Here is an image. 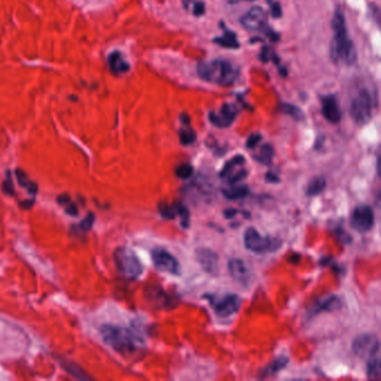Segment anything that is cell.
<instances>
[{
	"instance_id": "1",
	"label": "cell",
	"mask_w": 381,
	"mask_h": 381,
	"mask_svg": "<svg viewBox=\"0 0 381 381\" xmlns=\"http://www.w3.org/2000/svg\"><path fill=\"white\" fill-rule=\"evenodd\" d=\"M332 28H333V40L330 46V58L336 64L353 65L357 60V52L355 44L348 36L345 15L340 9H336L334 11Z\"/></svg>"
},
{
	"instance_id": "2",
	"label": "cell",
	"mask_w": 381,
	"mask_h": 381,
	"mask_svg": "<svg viewBox=\"0 0 381 381\" xmlns=\"http://www.w3.org/2000/svg\"><path fill=\"white\" fill-rule=\"evenodd\" d=\"M101 336L107 345L121 353H134L144 347V341L140 336L123 326L105 324L101 328Z\"/></svg>"
},
{
	"instance_id": "3",
	"label": "cell",
	"mask_w": 381,
	"mask_h": 381,
	"mask_svg": "<svg viewBox=\"0 0 381 381\" xmlns=\"http://www.w3.org/2000/svg\"><path fill=\"white\" fill-rule=\"evenodd\" d=\"M197 72L199 77L204 81L220 84L222 87H230L240 75V70L234 64L225 60L201 62L198 64Z\"/></svg>"
},
{
	"instance_id": "4",
	"label": "cell",
	"mask_w": 381,
	"mask_h": 381,
	"mask_svg": "<svg viewBox=\"0 0 381 381\" xmlns=\"http://www.w3.org/2000/svg\"><path fill=\"white\" fill-rule=\"evenodd\" d=\"M114 263L120 274L127 279H139L144 273L141 261L130 248L119 247L114 252Z\"/></svg>"
},
{
	"instance_id": "5",
	"label": "cell",
	"mask_w": 381,
	"mask_h": 381,
	"mask_svg": "<svg viewBox=\"0 0 381 381\" xmlns=\"http://www.w3.org/2000/svg\"><path fill=\"white\" fill-rule=\"evenodd\" d=\"M244 244L248 251L253 252V253L267 254L277 251L282 243L277 238L261 235L256 228L249 227L244 234Z\"/></svg>"
},
{
	"instance_id": "6",
	"label": "cell",
	"mask_w": 381,
	"mask_h": 381,
	"mask_svg": "<svg viewBox=\"0 0 381 381\" xmlns=\"http://www.w3.org/2000/svg\"><path fill=\"white\" fill-rule=\"evenodd\" d=\"M350 114L358 124H365L371 120L373 115V99L370 92L363 89L358 92L350 105Z\"/></svg>"
},
{
	"instance_id": "7",
	"label": "cell",
	"mask_w": 381,
	"mask_h": 381,
	"mask_svg": "<svg viewBox=\"0 0 381 381\" xmlns=\"http://www.w3.org/2000/svg\"><path fill=\"white\" fill-rule=\"evenodd\" d=\"M146 302L158 310H171L177 306V300L160 285L151 284L144 290Z\"/></svg>"
},
{
	"instance_id": "8",
	"label": "cell",
	"mask_w": 381,
	"mask_h": 381,
	"mask_svg": "<svg viewBox=\"0 0 381 381\" xmlns=\"http://www.w3.org/2000/svg\"><path fill=\"white\" fill-rule=\"evenodd\" d=\"M152 262L156 269L160 272L171 275H181V263L173 254L169 253L165 248H154L151 252Z\"/></svg>"
},
{
	"instance_id": "9",
	"label": "cell",
	"mask_w": 381,
	"mask_h": 381,
	"mask_svg": "<svg viewBox=\"0 0 381 381\" xmlns=\"http://www.w3.org/2000/svg\"><path fill=\"white\" fill-rule=\"evenodd\" d=\"M350 224L353 230L365 234L369 232L375 226V213L369 205H360L353 209Z\"/></svg>"
},
{
	"instance_id": "10",
	"label": "cell",
	"mask_w": 381,
	"mask_h": 381,
	"mask_svg": "<svg viewBox=\"0 0 381 381\" xmlns=\"http://www.w3.org/2000/svg\"><path fill=\"white\" fill-rule=\"evenodd\" d=\"M353 351L361 359L377 355L379 351L378 338L375 334H361L353 340Z\"/></svg>"
},
{
	"instance_id": "11",
	"label": "cell",
	"mask_w": 381,
	"mask_h": 381,
	"mask_svg": "<svg viewBox=\"0 0 381 381\" xmlns=\"http://www.w3.org/2000/svg\"><path fill=\"white\" fill-rule=\"evenodd\" d=\"M210 303L214 308L215 313L220 318H228L234 316L240 311L242 306V300L236 294H227L220 298V300L210 299Z\"/></svg>"
},
{
	"instance_id": "12",
	"label": "cell",
	"mask_w": 381,
	"mask_h": 381,
	"mask_svg": "<svg viewBox=\"0 0 381 381\" xmlns=\"http://www.w3.org/2000/svg\"><path fill=\"white\" fill-rule=\"evenodd\" d=\"M240 24L244 28L251 32H256V31H262L265 28L267 25V15L262 7H253L251 11L246 13L242 19H240Z\"/></svg>"
},
{
	"instance_id": "13",
	"label": "cell",
	"mask_w": 381,
	"mask_h": 381,
	"mask_svg": "<svg viewBox=\"0 0 381 381\" xmlns=\"http://www.w3.org/2000/svg\"><path fill=\"white\" fill-rule=\"evenodd\" d=\"M238 114V109L234 104H224L220 112H209V121L217 128H228L232 126Z\"/></svg>"
},
{
	"instance_id": "14",
	"label": "cell",
	"mask_w": 381,
	"mask_h": 381,
	"mask_svg": "<svg viewBox=\"0 0 381 381\" xmlns=\"http://www.w3.org/2000/svg\"><path fill=\"white\" fill-rule=\"evenodd\" d=\"M196 259L201 269L209 275L216 277L220 273V257L212 249L200 247L196 251Z\"/></svg>"
},
{
	"instance_id": "15",
	"label": "cell",
	"mask_w": 381,
	"mask_h": 381,
	"mask_svg": "<svg viewBox=\"0 0 381 381\" xmlns=\"http://www.w3.org/2000/svg\"><path fill=\"white\" fill-rule=\"evenodd\" d=\"M228 271L232 279H235L238 284L247 287L251 283L253 273L251 269L247 267L245 262L240 259H232L228 262Z\"/></svg>"
},
{
	"instance_id": "16",
	"label": "cell",
	"mask_w": 381,
	"mask_h": 381,
	"mask_svg": "<svg viewBox=\"0 0 381 381\" xmlns=\"http://www.w3.org/2000/svg\"><path fill=\"white\" fill-rule=\"evenodd\" d=\"M341 306L342 302L338 295H329L326 299L314 302L313 306L308 308V318H316L326 312H333V311L339 310Z\"/></svg>"
},
{
	"instance_id": "17",
	"label": "cell",
	"mask_w": 381,
	"mask_h": 381,
	"mask_svg": "<svg viewBox=\"0 0 381 381\" xmlns=\"http://www.w3.org/2000/svg\"><path fill=\"white\" fill-rule=\"evenodd\" d=\"M322 114L326 121L337 124L341 121V110L336 95H326L321 97Z\"/></svg>"
},
{
	"instance_id": "18",
	"label": "cell",
	"mask_w": 381,
	"mask_h": 381,
	"mask_svg": "<svg viewBox=\"0 0 381 381\" xmlns=\"http://www.w3.org/2000/svg\"><path fill=\"white\" fill-rule=\"evenodd\" d=\"M107 63H109L111 72L114 74H124L130 70V64L124 60L122 54L120 52H117V50L111 53L110 55H109Z\"/></svg>"
},
{
	"instance_id": "19",
	"label": "cell",
	"mask_w": 381,
	"mask_h": 381,
	"mask_svg": "<svg viewBox=\"0 0 381 381\" xmlns=\"http://www.w3.org/2000/svg\"><path fill=\"white\" fill-rule=\"evenodd\" d=\"M222 195H224L225 198L230 199V200H238V199L245 198L249 195V188L246 185L235 183L228 188L222 189Z\"/></svg>"
},
{
	"instance_id": "20",
	"label": "cell",
	"mask_w": 381,
	"mask_h": 381,
	"mask_svg": "<svg viewBox=\"0 0 381 381\" xmlns=\"http://www.w3.org/2000/svg\"><path fill=\"white\" fill-rule=\"evenodd\" d=\"M214 43L220 45L222 48H230V50H236V48H240V42L237 41L235 33L232 32L226 27H224V34L222 36L216 37Z\"/></svg>"
},
{
	"instance_id": "21",
	"label": "cell",
	"mask_w": 381,
	"mask_h": 381,
	"mask_svg": "<svg viewBox=\"0 0 381 381\" xmlns=\"http://www.w3.org/2000/svg\"><path fill=\"white\" fill-rule=\"evenodd\" d=\"M287 363H289V358L285 357V355H281V357H277L275 360L272 361L267 368H264L262 370L261 375L263 378L265 377L272 376L274 373L279 372V370H282L286 367Z\"/></svg>"
},
{
	"instance_id": "22",
	"label": "cell",
	"mask_w": 381,
	"mask_h": 381,
	"mask_svg": "<svg viewBox=\"0 0 381 381\" xmlns=\"http://www.w3.org/2000/svg\"><path fill=\"white\" fill-rule=\"evenodd\" d=\"M273 158H274V148L269 144L262 146L259 151L254 154V159L261 165H271Z\"/></svg>"
},
{
	"instance_id": "23",
	"label": "cell",
	"mask_w": 381,
	"mask_h": 381,
	"mask_svg": "<svg viewBox=\"0 0 381 381\" xmlns=\"http://www.w3.org/2000/svg\"><path fill=\"white\" fill-rule=\"evenodd\" d=\"M367 375L371 380H379L381 376V363L378 353L368 358V365H367Z\"/></svg>"
},
{
	"instance_id": "24",
	"label": "cell",
	"mask_w": 381,
	"mask_h": 381,
	"mask_svg": "<svg viewBox=\"0 0 381 381\" xmlns=\"http://www.w3.org/2000/svg\"><path fill=\"white\" fill-rule=\"evenodd\" d=\"M326 181L323 177H316L308 183L306 195L310 197L318 196L326 189Z\"/></svg>"
},
{
	"instance_id": "25",
	"label": "cell",
	"mask_w": 381,
	"mask_h": 381,
	"mask_svg": "<svg viewBox=\"0 0 381 381\" xmlns=\"http://www.w3.org/2000/svg\"><path fill=\"white\" fill-rule=\"evenodd\" d=\"M245 163V158L243 156H235L232 157L230 161L225 163L224 168H222V171L220 173V176L222 178H226L228 175L234 171L236 167H240Z\"/></svg>"
},
{
	"instance_id": "26",
	"label": "cell",
	"mask_w": 381,
	"mask_h": 381,
	"mask_svg": "<svg viewBox=\"0 0 381 381\" xmlns=\"http://www.w3.org/2000/svg\"><path fill=\"white\" fill-rule=\"evenodd\" d=\"M281 112L289 115L291 118L294 119L295 121H303L306 118L304 113H303L300 107L294 104H291V103H283L281 105Z\"/></svg>"
},
{
	"instance_id": "27",
	"label": "cell",
	"mask_w": 381,
	"mask_h": 381,
	"mask_svg": "<svg viewBox=\"0 0 381 381\" xmlns=\"http://www.w3.org/2000/svg\"><path fill=\"white\" fill-rule=\"evenodd\" d=\"M190 124L183 126V129L179 131V139L183 146H190L193 142H196L197 134L193 129L190 128Z\"/></svg>"
},
{
	"instance_id": "28",
	"label": "cell",
	"mask_w": 381,
	"mask_h": 381,
	"mask_svg": "<svg viewBox=\"0 0 381 381\" xmlns=\"http://www.w3.org/2000/svg\"><path fill=\"white\" fill-rule=\"evenodd\" d=\"M176 212H177V216L181 218V227L187 230L190 226V213H189V209L185 205L176 204Z\"/></svg>"
},
{
	"instance_id": "29",
	"label": "cell",
	"mask_w": 381,
	"mask_h": 381,
	"mask_svg": "<svg viewBox=\"0 0 381 381\" xmlns=\"http://www.w3.org/2000/svg\"><path fill=\"white\" fill-rule=\"evenodd\" d=\"M17 178H18L19 185L21 187H24L27 191H29L31 193H35L37 191V186L35 185L33 181H29V178L27 177L26 173L21 170H17Z\"/></svg>"
},
{
	"instance_id": "30",
	"label": "cell",
	"mask_w": 381,
	"mask_h": 381,
	"mask_svg": "<svg viewBox=\"0 0 381 381\" xmlns=\"http://www.w3.org/2000/svg\"><path fill=\"white\" fill-rule=\"evenodd\" d=\"M159 213L166 220H175L177 216L176 205H169L167 203H161L159 205Z\"/></svg>"
},
{
	"instance_id": "31",
	"label": "cell",
	"mask_w": 381,
	"mask_h": 381,
	"mask_svg": "<svg viewBox=\"0 0 381 381\" xmlns=\"http://www.w3.org/2000/svg\"><path fill=\"white\" fill-rule=\"evenodd\" d=\"M175 173L179 179L185 181L193 175V167L190 163H181L176 168Z\"/></svg>"
},
{
	"instance_id": "32",
	"label": "cell",
	"mask_w": 381,
	"mask_h": 381,
	"mask_svg": "<svg viewBox=\"0 0 381 381\" xmlns=\"http://www.w3.org/2000/svg\"><path fill=\"white\" fill-rule=\"evenodd\" d=\"M58 203L65 208V212L68 214L72 215V216H76L77 215V207L75 206V204H74L70 197L63 195V196H60L58 198Z\"/></svg>"
},
{
	"instance_id": "33",
	"label": "cell",
	"mask_w": 381,
	"mask_h": 381,
	"mask_svg": "<svg viewBox=\"0 0 381 381\" xmlns=\"http://www.w3.org/2000/svg\"><path fill=\"white\" fill-rule=\"evenodd\" d=\"M63 367H65L66 370H68V372L72 373V375H74V377H76V378L90 379V377L87 376V375L84 373V371L82 370V369H80L74 363H70V361L68 363V361H65V365H63Z\"/></svg>"
},
{
	"instance_id": "34",
	"label": "cell",
	"mask_w": 381,
	"mask_h": 381,
	"mask_svg": "<svg viewBox=\"0 0 381 381\" xmlns=\"http://www.w3.org/2000/svg\"><path fill=\"white\" fill-rule=\"evenodd\" d=\"M259 58H261L263 63H267L269 60H272V62H274V63L277 64L279 63V58H277L274 50H272L271 48H267V46H265V48H263V50H262Z\"/></svg>"
},
{
	"instance_id": "35",
	"label": "cell",
	"mask_w": 381,
	"mask_h": 381,
	"mask_svg": "<svg viewBox=\"0 0 381 381\" xmlns=\"http://www.w3.org/2000/svg\"><path fill=\"white\" fill-rule=\"evenodd\" d=\"M248 176V171L245 169H240L237 173H230V176L226 177L228 185H235V183H240V181H244Z\"/></svg>"
},
{
	"instance_id": "36",
	"label": "cell",
	"mask_w": 381,
	"mask_h": 381,
	"mask_svg": "<svg viewBox=\"0 0 381 381\" xmlns=\"http://www.w3.org/2000/svg\"><path fill=\"white\" fill-rule=\"evenodd\" d=\"M333 235L342 244H349L351 242V236L341 227L334 228Z\"/></svg>"
},
{
	"instance_id": "37",
	"label": "cell",
	"mask_w": 381,
	"mask_h": 381,
	"mask_svg": "<svg viewBox=\"0 0 381 381\" xmlns=\"http://www.w3.org/2000/svg\"><path fill=\"white\" fill-rule=\"evenodd\" d=\"M262 140V136L259 134H253L249 136V138L247 139L246 141V148L247 149H255L257 144H259V141Z\"/></svg>"
},
{
	"instance_id": "38",
	"label": "cell",
	"mask_w": 381,
	"mask_h": 381,
	"mask_svg": "<svg viewBox=\"0 0 381 381\" xmlns=\"http://www.w3.org/2000/svg\"><path fill=\"white\" fill-rule=\"evenodd\" d=\"M269 6H271V14L272 16L274 18H279L282 16V9H281V5L279 3H274L272 0H269Z\"/></svg>"
},
{
	"instance_id": "39",
	"label": "cell",
	"mask_w": 381,
	"mask_h": 381,
	"mask_svg": "<svg viewBox=\"0 0 381 381\" xmlns=\"http://www.w3.org/2000/svg\"><path fill=\"white\" fill-rule=\"evenodd\" d=\"M193 14L197 17L203 16L205 14V4L203 1H195L193 4Z\"/></svg>"
},
{
	"instance_id": "40",
	"label": "cell",
	"mask_w": 381,
	"mask_h": 381,
	"mask_svg": "<svg viewBox=\"0 0 381 381\" xmlns=\"http://www.w3.org/2000/svg\"><path fill=\"white\" fill-rule=\"evenodd\" d=\"M93 222H95V215L90 214L89 216L85 218V220L82 222L81 228L83 230H90L93 226Z\"/></svg>"
},
{
	"instance_id": "41",
	"label": "cell",
	"mask_w": 381,
	"mask_h": 381,
	"mask_svg": "<svg viewBox=\"0 0 381 381\" xmlns=\"http://www.w3.org/2000/svg\"><path fill=\"white\" fill-rule=\"evenodd\" d=\"M265 179H267V183H279V176L275 175L274 173H271V171H269V173L265 175Z\"/></svg>"
},
{
	"instance_id": "42",
	"label": "cell",
	"mask_w": 381,
	"mask_h": 381,
	"mask_svg": "<svg viewBox=\"0 0 381 381\" xmlns=\"http://www.w3.org/2000/svg\"><path fill=\"white\" fill-rule=\"evenodd\" d=\"M237 214V209L234 208L226 209V210L224 212V216L226 217L227 220H232V218H234V217H235Z\"/></svg>"
},
{
	"instance_id": "43",
	"label": "cell",
	"mask_w": 381,
	"mask_h": 381,
	"mask_svg": "<svg viewBox=\"0 0 381 381\" xmlns=\"http://www.w3.org/2000/svg\"><path fill=\"white\" fill-rule=\"evenodd\" d=\"M238 1H240V0H230V3L232 4L238 3ZM249 1H253V0H249Z\"/></svg>"
}]
</instances>
